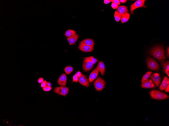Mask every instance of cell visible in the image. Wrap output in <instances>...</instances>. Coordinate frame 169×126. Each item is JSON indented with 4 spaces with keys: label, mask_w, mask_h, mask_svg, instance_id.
Returning a JSON list of instances; mask_svg holds the SVG:
<instances>
[{
    "label": "cell",
    "mask_w": 169,
    "mask_h": 126,
    "mask_svg": "<svg viewBox=\"0 0 169 126\" xmlns=\"http://www.w3.org/2000/svg\"><path fill=\"white\" fill-rule=\"evenodd\" d=\"M111 7L113 9H115L118 8V5L115 4L113 2H112L111 5Z\"/></svg>",
    "instance_id": "cell-28"
},
{
    "label": "cell",
    "mask_w": 169,
    "mask_h": 126,
    "mask_svg": "<svg viewBox=\"0 0 169 126\" xmlns=\"http://www.w3.org/2000/svg\"><path fill=\"white\" fill-rule=\"evenodd\" d=\"M101 73V75L103 76L105 72V65L103 62L100 61L96 67Z\"/></svg>",
    "instance_id": "cell-18"
},
{
    "label": "cell",
    "mask_w": 169,
    "mask_h": 126,
    "mask_svg": "<svg viewBox=\"0 0 169 126\" xmlns=\"http://www.w3.org/2000/svg\"><path fill=\"white\" fill-rule=\"evenodd\" d=\"M111 2H112V0H104V3L105 4H107Z\"/></svg>",
    "instance_id": "cell-32"
},
{
    "label": "cell",
    "mask_w": 169,
    "mask_h": 126,
    "mask_svg": "<svg viewBox=\"0 0 169 126\" xmlns=\"http://www.w3.org/2000/svg\"><path fill=\"white\" fill-rule=\"evenodd\" d=\"M76 75L79 77L81 76L82 74L80 71H78L76 73Z\"/></svg>",
    "instance_id": "cell-33"
},
{
    "label": "cell",
    "mask_w": 169,
    "mask_h": 126,
    "mask_svg": "<svg viewBox=\"0 0 169 126\" xmlns=\"http://www.w3.org/2000/svg\"><path fill=\"white\" fill-rule=\"evenodd\" d=\"M78 49L80 51L84 52H91L93 49V47L86 45H79Z\"/></svg>",
    "instance_id": "cell-15"
},
{
    "label": "cell",
    "mask_w": 169,
    "mask_h": 126,
    "mask_svg": "<svg viewBox=\"0 0 169 126\" xmlns=\"http://www.w3.org/2000/svg\"><path fill=\"white\" fill-rule=\"evenodd\" d=\"M78 82L82 86L86 87H89L90 84L87 77L83 74L78 77Z\"/></svg>",
    "instance_id": "cell-9"
},
{
    "label": "cell",
    "mask_w": 169,
    "mask_h": 126,
    "mask_svg": "<svg viewBox=\"0 0 169 126\" xmlns=\"http://www.w3.org/2000/svg\"><path fill=\"white\" fill-rule=\"evenodd\" d=\"M51 83L49 82H47V86H51Z\"/></svg>",
    "instance_id": "cell-37"
},
{
    "label": "cell",
    "mask_w": 169,
    "mask_h": 126,
    "mask_svg": "<svg viewBox=\"0 0 169 126\" xmlns=\"http://www.w3.org/2000/svg\"><path fill=\"white\" fill-rule=\"evenodd\" d=\"M161 65L163 66L164 71L165 73L169 71V61H162L161 62Z\"/></svg>",
    "instance_id": "cell-19"
},
{
    "label": "cell",
    "mask_w": 169,
    "mask_h": 126,
    "mask_svg": "<svg viewBox=\"0 0 169 126\" xmlns=\"http://www.w3.org/2000/svg\"><path fill=\"white\" fill-rule=\"evenodd\" d=\"M78 77L75 74L73 77V81L72 83L73 82H78Z\"/></svg>",
    "instance_id": "cell-27"
},
{
    "label": "cell",
    "mask_w": 169,
    "mask_h": 126,
    "mask_svg": "<svg viewBox=\"0 0 169 126\" xmlns=\"http://www.w3.org/2000/svg\"><path fill=\"white\" fill-rule=\"evenodd\" d=\"M120 2H121L122 3H124L127 2V0H120Z\"/></svg>",
    "instance_id": "cell-36"
},
{
    "label": "cell",
    "mask_w": 169,
    "mask_h": 126,
    "mask_svg": "<svg viewBox=\"0 0 169 126\" xmlns=\"http://www.w3.org/2000/svg\"><path fill=\"white\" fill-rule=\"evenodd\" d=\"M112 2L115 3L118 5L120 4V2L119 0H112Z\"/></svg>",
    "instance_id": "cell-30"
},
{
    "label": "cell",
    "mask_w": 169,
    "mask_h": 126,
    "mask_svg": "<svg viewBox=\"0 0 169 126\" xmlns=\"http://www.w3.org/2000/svg\"><path fill=\"white\" fill-rule=\"evenodd\" d=\"M121 16L120 14L117 12L116 11L114 14V17L116 21L119 22L121 19Z\"/></svg>",
    "instance_id": "cell-24"
},
{
    "label": "cell",
    "mask_w": 169,
    "mask_h": 126,
    "mask_svg": "<svg viewBox=\"0 0 169 126\" xmlns=\"http://www.w3.org/2000/svg\"><path fill=\"white\" fill-rule=\"evenodd\" d=\"M79 45H86L94 47L95 42L92 39H87L81 41L79 43Z\"/></svg>",
    "instance_id": "cell-14"
},
{
    "label": "cell",
    "mask_w": 169,
    "mask_h": 126,
    "mask_svg": "<svg viewBox=\"0 0 169 126\" xmlns=\"http://www.w3.org/2000/svg\"><path fill=\"white\" fill-rule=\"evenodd\" d=\"M73 68L72 66H67L64 69V71L65 73L67 75H69L72 73L73 71Z\"/></svg>",
    "instance_id": "cell-23"
},
{
    "label": "cell",
    "mask_w": 169,
    "mask_h": 126,
    "mask_svg": "<svg viewBox=\"0 0 169 126\" xmlns=\"http://www.w3.org/2000/svg\"><path fill=\"white\" fill-rule=\"evenodd\" d=\"M169 85V78L166 76H165L162 83L159 87V89L161 91H163L166 89Z\"/></svg>",
    "instance_id": "cell-12"
},
{
    "label": "cell",
    "mask_w": 169,
    "mask_h": 126,
    "mask_svg": "<svg viewBox=\"0 0 169 126\" xmlns=\"http://www.w3.org/2000/svg\"><path fill=\"white\" fill-rule=\"evenodd\" d=\"M169 85L167 87L166 89L165 90V92H166L167 93H168L169 92Z\"/></svg>",
    "instance_id": "cell-35"
},
{
    "label": "cell",
    "mask_w": 169,
    "mask_h": 126,
    "mask_svg": "<svg viewBox=\"0 0 169 126\" xmlns=\"http://www.w3.org/2000/svg\"><path fill=\"white\" fill-rule=\"evenodd\" d=\"M169 48L168 47L167 48V57L168 58H169Z\"/></svg>",
    "instance_id": "cell-34"
},
{
    "label": "cell",
    "mask_w": 169,
    "mask_h": 126,
    "mask_svg": "<svg viewBox=\"0 0 169 126\" xmlns=\"http://www.w3.org/2000/svg\"><path fill=\"white\" fill-rule=\"evenodd\" d=\"M47 82L46 81H44L43 82L41 83V86L42 88L46 86H47Z\"/></svg>",
    "instance_id": "cell-29"
},
{
    "label": "cell",
    "mask_w": 169,
    "mask_h": 126,
    "mask_svg": "<svg viewBox=\"0 0 169 126\" xmlns=\"http://www.w3.org/2000/svg\"><path fill=\"white\" fill-rule=\"evenodd\" d=\"M117 12L120 14L122 16L123 15L128 12L127 7L124 5L118 6L117 8Z\"/></svg>",
    "instance_id": "cell-16"
},
{
    "label": "cell",
    "mask_w": 169,
    "mask_h": 126,
    "mask_svg": "<svg viewBox=\"0 0 169 126\" xmlns=\"http://www.w3.org/2000/svg\"><path fill=\"white\" fill-rule=\"evenodd\" d=\"M150 95L152 99L158 100H163L168 98V96L164 93L158 90H153L150 92Z\"/></svg>",
    "instance_id": "cell-2"
},
{
    "label": "cell",
    "mask_w": 169,
    "mask_h": 126,
    "mask_svg": "<svg viewBox=\"0 0 169 126\" xmlns=\"http://www.w3.org/2000/svg\"><path fill=\"white\" fill-rule=\"evenodd\" d=\"M54 91L56 94L65 96L69 93V89L68 87L64 86L57 87L55 88Z\"/></svg>",
    "instance_id": "cell-7"
},
{
    "label": "cell",
    "mask_w": 169,
    "mask_h": 126,
    "mask_svg": "<svg viewBox=\"0 0 169 126\" xmlns=\"http://www.w3.org/2000/svg\"><path fill=\"white\" fill-rule=\"evenodd\" d=\"M83 59L82 68L84 71L89 72L93 69L94 65L88 57H84Z\"/></svg>",
    "instance_id": "cell-5"
},
{
    "label": "cell",
    "mask_w": 169,
    "mask_h": 126,
    "mask_svg": "<svg viewBox=\"0 0 169 126\" xmlns=\"http://www.w3.org/2000/svg\"><path fill=\"white\" fill-rule=\"evenodd\" d=\"M44 81V79L42 77H40L37 80V82L39 84H41Z\"/></svg>",
    "instance_id": "cell-31"
},
{
    "label": "cell",
    "mask_w": 169,
    "mask_h": 126,
    "mask_svg": "<svg viewBox=\"0 0 169 126\" xmlns=\"http://www.w3.org/2000/svg\"><path fill=\"white\" fill-rule=\"evenodd\" d=\"M52 88L51 86H46L43 88V89L45 91L48 92L51 91Z\"/></svg>",
    "instance_id": "cell-26"
},
{
    "label": "cell",
    "mask_w": 169,
    "mask_h": 126,
    "mask_svg": "<svg viewBox=\"0 0 169 126\" xmlns=\"http://www.w3.org/2000/svg\"><path fill=\"white\" fill-rule=\"evenodd\" d=\"M130 16V14L128 12L123 15L121 16V18L122 23H124L128 21L129 19Z\"/></svg>",
    "instance_id": "cell-21"
},
{
    "label": "cell",
    "mask_w": 169,
    "mask_h": 126,
    "mask_svg": "<svg viewBox=\"0 0 169 126\" xmlns=\"http://www.w3.org/2000/svg\"><path fill=\"white\" fill-rule=\"evenodd\" d=\"M94 84L96 91H100L104 88L106 82L101 78L98 77L95 80Z\"/></svg>",
    "instance_id": "cell-4"
},
{
    "label": "cell",
    "mask_w": 169,
    "mask_h": 126,
    "mask_svg": "<svg viewBox=\"0 0 169 126\" xmlns=\"http://www.w3.org/2000/svg\"><path fill=\"white\" fill-rule=\"evenodd\" d=\"M67 77L65 73H63L59 77L58 81V83L59 85L65 86L67 82Z\"/></svg>",
    "instance_id": "cell-11"
},
{
    "label": "cell",
    "mask_w": 169,
    "mask_h": 126,
    "mask_svg": "<svg viewBox=\"0 0 169 126\" xmlns=\"http://www.w3.org/2000/svg\"><path fill=\"white\" fill-rule=\"evenodd\" d=\"M149 79L151 80L154 84L157 87H158L161 82V77L159 73H153L149 77Z\"/></svg>",
    "instance_id": "cell-8"
},
{
    "label": "cell",
    "mask_w": 169,
    "mask_h": 126,
    "mask_svg": "<svg viewBox=\"0 0 169 126\" xmlns=\"http://www.w3.org/2000/svg\"><path fill=\"white\" fill-rule=\"evenodd\" d=\"M152 72H151L149 71L146 73L143 76L141 81V84L143 83L149 78L150 76L151 75Z\"/></svg>",
    "instance_id": "cell-22"
},
{
    "label": "cell",
    "mask_w": 169,
    "mask_h": 126,
    "mask_svg": "<svg viewBox=\"0 0 169 126\" xmlns=\"http://www.w3.org/2000/svg\"><path fill=\"white\" fill-rule=\"evenodd\" d=\"M149 52L152 57L159 61H163L166 59L164 51L162 46H158L154 47Z\"/></svg>",
    "instance_id": "cell-1"
},
{
    "label": "cell",
    "mask_w": 169,
    "mask_h": 126,
    "mask_svg": "<svg viewBox=\"0 0 169 126\" xmlns=\"http://www.w3.org/2000/svg\"><path fill=\"white\" fill-rule=\"evenodd\" d=\"M146 62L148 67L150 70L154 71L159 69L160 68L158 63L151 57H148L147 58Z\"/></svg>",
    "instance_id": "cell-3"
},
{
    "label": "cell",
    "mask_w": 169,
    "mask_h": 126,
    "mask_svg": "<svg viewBox=\"0 0 169 126\" xmlns=\"http://www.w3.org/2000/svg\"><path fill=\"white\" fill-rule=\"evenodd\" d=\"M167 75L168 76V77L169 76V71L166 72Z\"/></svg>",
    "instance_id": "cell-38"
},
{
    "label": "cell",
    "mask_w": 169,
    "mask_h": 126,
    "mask_svg": "<svg viewBox=\"0 0 169 126\" xmlns=\"http://www.w3.org/2000/svg\"><path fill=\"white\" fill-rule=\"evenodd\" d=\"M141 87L145 88H155L156 87L152 81L148 79L145 82L141 84Z\"/></svg>",
    "instance_id": "cell-10"
},
{
    "label": "cell",
    "mask_w": 169,
    "mask_h": 126,
    "mask_svg": "<svg viewBox=\"0 0 169 126\" xmlns=\"http://www.w3.org/2000/svg\"><path fill=\"white\" fill-rule=\"evenodd\" d=\"M145 0H138L133 4H131L130 7V11L131 14H133L134 10L138 8L146 7L144 3Z\"/></svg>",
    "instance_id": "cell-6"
},
{
    "label": "cell",
    "mask_w": 169,
    "mask_h": 126,
    "mask_svg": "<svg viewBox=\"0 0 169 126\" xmlns=\"http://www.w3.org/2000/svg\"><path fill=\"white\" fill-rule=\"evenodd\" d=\"M79 36L77 34L75 35L67 38V40L69 45H71L76 43L78 38Z\"/></svg>",
    "instance_id": "cell-17"
},
{
    "label": "cell",
    "mask_w": 169,
    "mask_h": 126,
    "mask_svg": "<svg viewBox=\"0 0 169 126\" xmlns=\"http://www.w3.org/2000/svg\"><path fill=\"white\" fill-rule=\"evenodd\" d=\"M99 72L98 69L96 67L90 74L89 78V81L90 83H91L96 79L98 75Z\"/></svg>",
    "instance_id": "cell-13"
},
{
    "label": "cell",
    "mask_w": 169,
    "mask_h": 126,
    "mask_svg": "<svg viewBox=\"0 0 169 126\" xmlns=\"http://www.w3.org/2000/svg\"><path fill=\"white\" fill-rule=\"evenodd\" d=\"M88 57L92 62L94 65L98 61V60L94 57L93 56Z\"/></svg>",
    "instance_id": "cell-25"
},
{
    "label": "cell",
    "mask_w": 169,
    "mask_h": 126,
    "mask_svg": "<svg viewBox=\"0 0 169 126\" xmlns=\"http://www.w3.org/2000/svg\"><path fill=\"white\" fill-rule=\"evenodd\" d=\"M76 34V32L74 30L69 29L66 31L64 35L68 38L75 35Z\"/></svg>",
    "instance_id": "cell-20"
}]
</instances>
